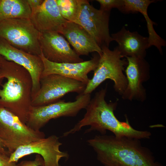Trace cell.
<instances>
[{
  "mask_svg": "<svg viewBox=\"0 0 166 166\" xmlns=\"http://www.w3.org/2000/svg\"><path fill=\"white\" fill-rule=\"evenodd\" d=\"M0 153L7 155L10 156L7 151L4 147L3 143L0 140Z\"/></svg>",
  "mask_w": 166,
  "mask_h": 166,
  "instance_id": "cell-25",
  "label": "cell"
},
{
  "mask_svg": "<svg viewBox=\"0 0 166 166\" xmlns=\"http://www.w3.org/2000/svg\"><path fill=\"white\" fill-rule=\"evenodd\" d=\"M89 1L83 0L76 23L82 26L101 48L109 47L113 41L109 29L110 12L95 8Z\"/></svg>",
  "mask_w": 166,
  "mask_h": 166,
  "instance_id": "cell-9",
  "label": "cell"
},
{
  "mask_svg": "<svg viewBox=\"0 0 166 166\" xmlns=\"http://www.w3.org/2000/svg\"><path fill=\"white\" fill-rule=\"evenodd\" d=\"M60 34L66 38L79 56H88L89 53L93 52H96L100 56L101 55V48L80 25L67 21L63 25Z\"/></svg>",
  "mask_w": 166,
  "mask_h": 166,
  "instance_id": "cell-16",
  "label": "cell"
},
{
  "mask_svg": "<svg viewBox=\"0 0 166 166\" xmlns=\"http://www.w3.org/2000/svg\"><path fill=\"white\" fill-rule=\"evenodd\" d=\"M31 11L26 0H1L0 22L14 18H30Z\"/></svg>",
  "mask_w": 166,
  "mask_h": 166,
  "instance_id": "cell-19",
  "label": "cell"
},
{
  "mask_svg": "<svg viewBox=\"0 0 166 166\" xmlns=\"http://www.w3.org/2000/svg\"><path fill=\"white\" fill-rule=\"evenodd\" d=\"M44 68L41 77L51 74H57L80 81L87 85L90 79L88 73L96 69L100 56L95 55L89 60L77 63H57L46 59L42 53L39 55Z\"/></svg>",
  "mask_w": 166,
  "mask_h": 166,
  "instance_id": "cell-14",
  "label": "cell"
},
{
  "mask_svg": "<svg viewBox=\"0 0 166 166\" xmlns=\"http://www.w3.org/2000/svg\"><path fill=\"white\" fill-rule=\"evenodd\" d=\"M140 140L105 134L96 135L87 142L103 166H163Z\"/></svg>",
  "mask_w": 166,
  "mask_h": 166,
  "instance_id": "cell-2",
  "label": "cell"
},
{
  "mask_svg": "<svg viewBox=\"0 0 166 166\" xmlns=\"http://www.w3.org/2000/svg\"><path fill=\"white\" fill-rule=\"evenodd\" d=\"M30 19L40 33H60L63 25L68 21L61 16L56 0H44L40 7L32 13Z\"/></svg>",
  "mask_w": 166,
  "mask_h": 166,
  "instance_id": "cell-15",
  "label": "cell"
},
{
  "mask_svg": "<svg viewBox=\"0 0 166 166\" xmlns=\"http://www.w3.org/2000/svg\"><path fill=\"white\" fill-rule=\"evenodd\" d=\"M39 41L42 53L49 61L57 63H77L84 61L71 48L65 38L58 32H40Z\"/></svg>",
  "mask_w": 166,
  "mask_h": 166,
  "instance_id": "cell-11",
  "label": "cell"
},
{
  "mask_svg": "<svg viewBox=\"0 0 166 166\" xmlns=\"http://www.w3.org/2000/svg\"><path fill=\"white\" fill-rule=\"evenodd\" d=\"M156 1L155 0H126L124 9L127 14L139 12L142 14L147 22L149 34L148 37L149 48L154 45L156 47L160 53H161L162 52V47L166 45V42L157 34L154 30L153 25L155 23L149 18L147 13L149 5Z\"/></svg>",
  "mask_w": 166,
  "mask_h": 166,
  "instance_id": "cell-18",
  "label": "cell"
},
{
  "mask_svg": "<svg viewBox=\"0 0 166 166\" xmlns=\"http://www.w3.org/2000/svg\"><path fill=\"white\" fill-rule=\"evenodd\" d=\"M62 144L59 137L52 135L19 147L10 155L9 161L17 163L25 156L36 154L42 158L43 166H61L60 160L69 157L67 152L60 150Z\"/></svg>",
  "mask_w": 166,
  "mask_h": 166,
  "instance_id": "cell-10",
  "label": "cell"
},
{
  "mask_svg": "<svg viewBox=\"0 0 166 166\" xmlns=\"http://www.w3.org/2000/svg\"><path fill=\"white\" fill-rule=\"evenodd\" d=\"M10 156L0 153V166H17L15 162L9 161Z\"/></svg>",
  "mask_w": 166,
  "mask_h": 166,
  "instance_id": "cell-23",
  "label": "cell"
},
{
  "mask_svg": "<svg viewBox=\"0 0 166 166\" xmlns=\"http://www.w3.org/2000/svg\"><path fill=\"white\" fill-rule=\"evenodd\" d=\"M127 64L125 70L127 81V87L122 94L124 99L136 100L143 101L146 98V92L143 83L149 76V65L144 58L126 57Z\"/></svg>",
  "mask_w": 166,
  "mask_h": 166,
  "instance_id": "cell-13",
  "label": "cell"
},
{
  "mask_svg": "<svg viewBox=\"0 0 166 166\" xmlns=\"http://www.w3.org/2000/svg\"><path fill=\"white\" fill-rule=\"evenodd\" d=\"M44 161L42 157L37 154L34 159L32 160H23L17 164V166H43Z\"/></svg>",
  "mask_w": 166,
  "mask_h": 166,
  "instance_id": "cell-22",
  "label": "cell"
},
{
  "mask_svg": "<svg viewBox=\"0 0 166 166\" xmlns=\"http://www.w3.org/2000/svg\"><path fill=\"white\" fill-rule=\"evenodd\" d=\"M45 136L43 132L30 128L17 116L0 105V140L10 155L19 147Z\"/></svg>",
  "mask_w": 166,
  "mask_h": 166,
  "instance_id": "cell-5",
  "label": "cell"
},
{
  "mask_svg": "<svg viewBox=\"0 0 166 166\" xmlns=\"http://www.w3.org/2000/svg\"><path fill=\"white\" fill-rule=\"evenodd\" d=\"M0 74L7 80L0 89V105L26 124L32 106V81L30 73L23 66L0 55Z\"/></svg>",
  "mask_w": 166,
  "mask_h": 166,
  "instance_id": "cell-3",
  "label": "cell"
},
{
  "mask_svg": "<svg viewBox=\"0 0 166 166\" xmlns=\"http://www.w3.org/2000/svg\"><path fill=\"white\" fill-rule=\"evenodd\" d=\"M3 79L4 78H3L1 77L0 74V87L2 85V81Z\"/></svg>",
  "mask_w": 166,
  "mask_h": 166,
  "instance_id": "cell-26",
  "label": "cell"
},
{
  "mask_svg": "<svg viewBox=\"0 0 166 166\" xmlns=\"http://www.w3.org/2000/svg\"><path fill=\"white\" fill-rule=\"evenodd\" d=\"M40 88L32 101V106H43L56 102L66 94L83 93L86 85L76 80L57 74L40 79Z\"/></svg>",
  "mask_w": 166,
  "mask_h": 166,
  "instance_id": "cell-8",
  "label": "cell"
},
{
  "mask_svg": "<svg viewBox=\"0 0 166 166\" xmlns=\"http://www.w3.org/2000/svg\"><path fill=\"white\" fill-rule=\"evenodd\" d=\"M83 0H56L62 17L67 21L76 23Z\"/></svg>",
  "mask_w": 166,
  "mask_h": 166,
  "instance_id": "cell-20",
  "label": "cell"
},
{
  "mask_svg": "<svg viewBox=\"0 0 166 166\" xmlns=\"http://www.w3.org/2000/svg\"><path fill=\"white\" fill-rule=\"evenodd\" d=\"M106 93V87L97 92L86 107L83 118L72 128L64 132L62 136H68L79 132L85 126H89L85 133L97 131L103 135L109 130L117 137L140 140L149 139L152 135L149 131L134 129L127 120L125 122H121L117 119L114 113L117 103H107L105 100Z\"/></svg>",
  "mask_w": 166,
  "mask_h": 166,
  "instance_id": "cell-1",
  "label": "cell"
},
{
  "mask_svg": "<svg viewBox=\"0 0 166 166\" xmlns=\"http://www.w3.org/2000/svg\"><path fill=\"white\" fill-rule=\"evenodd\" d=\"M0 55L25 68L30 73L32 81V99L40 88V79L44 66L39 56L32 55L18 49L0 38Z\"/></svg>",
  "mask_w": 166,
  "mask_h": 166,
  "instance_id": "cell-12",
  "label": "cell"
},
{
  "mask_svg": "<svg viewBox=\"0 0 166 166\" xmlns=\"http://www.w3.org/2000/svg\"><path fill=\"white\" fill-rule=\"evenodd\" d=\"M100 5L99 10L103 11L110 12L114 8L121 11L124 3L123 0H97Z\"/></svg>",
  "mask_w": 166,
  "mask_h": 166,
  "instance_id": "cell-21",
  "label": "cell"
},
{
  "mask_svg": "<svg viewBox=\"0 0 166 166\" xmlns=\"http://www.w3.org/2000/svg\"><path fill=\"white\" fill-rule=\"evenodd\" d=\"M32 13L36 11L41 6L44 0H26Z\"/></svg>",
  "mask_w": 166,
  "mask_h": 166,
  "instance_id": "cell-24",
  "label": "cell"
},
{
  "mask_svg": "<svg viewBox=\"0 0 166 166\" xmlns=\"http://www.w3.org/2000/svg\"><path fill=\"white\" fill-rule=\"evenodd\" d=\"M91 99L90 94L82 93L78 94L73 101L59 100L46 105L32 106L26 124L33 130H40L52 119L76 116L82 109H85Z\"/></svg>",
  "mask_w": 166,
  "mask_h": 166,
  "instance_id": "cell-6",
  "label": "cell"
},
{
  "mask_svg": "<svg viewBox=\"0 0 166 166\" xmlns=\"http://www.w3.org/2000/svg\"><path fill=\"white\" fill-rule=\"evenodd\" d=\"M39 34L30 19L14 18L0 22V38L15 48L39 56L42 53Z\"/></svg>",
  "mask_w": 166,
  "mask_h": 166,
  "instance_id": "cell-7",
  "label": "cell"
},
{
  "mask_svg": "<svg viewBox=\"0 0 166 166\" xmlns=\"http://www.w3.org/2000/svg\"><path fill=\"white\" fill-rule=\"evenodd\" d=\"M113 41L123 57H136L144 58L149 48L148 37H144L136 31L131 32L123 26L120 30L111 35Z\"/></svg>",
  "mask_w": 166,
  "mask_h": 166,
  "instance_id": "cell-17",
  "label": "cell"
},
{
  "mask_svg": "<svg viewBox=\"0 0 166 166\" xmlns=\"http://www.w3.org/2000/svg\"><path fill=\"white\" fill-rule=\"evenodd\" d=\"M101 48L102 53L97 66L83 93L91 94L102 83L109 79L114 83L115 90L122 95L127 85V78L123 73L127 64V60L123 59L117 46L113 50L105 46Z\"/></svg>",
  "mask_w": 166,
  "mask_h": 166,
  "instance_id": "cell-4",
  "label": "cell"
},
{
  "mask_svg": "<svg viewBox=\"0 0 166 166\" xmlns=\"http://www.w3.org/2000/svg\"><path fill=\"white\" fill-rule=\"evenodd\" d=\"M1 0H0V2H1Z\"/></svg>",
  "mask_w": 166,
  "mask_h": 166,
  "instance_id": "cell-27",
  "label": "cell"
}]
</instances>
